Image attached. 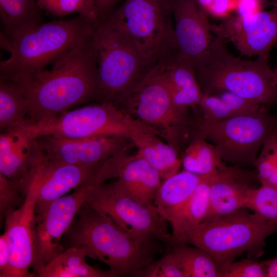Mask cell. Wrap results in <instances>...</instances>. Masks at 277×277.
<instances>
[{
	"label": "cell",
	"mask_w": 277,
	"mask_h": 277,
	"mask_svg": "<svg viewBox=\"0 0 277 277\" xmlns=\"http://www.w3.org/2000/svg\"><path fill=\"white\" fill-rule=\"evenodd\" d=\"M214 174L203 176L190 199L169 222L172 229L171 245L188 244L192 233L206 218L209 206V189Z\"/></svg>",
	"instance_id": "22"
},
{
	"label": "cell",
	"mask_w": 277,
	"mask_h": 277,
	"mask_svg": "<svg viewBox=\"0 0 277 277\" xmlns=\"http://www.w3.org/2000/svg\"><path fill=\"white\" fill-rule=\"evenodd\" d=\"M26 198L15 182L0 173L1 221L7 212L20 207Z\"/></svg>",
	"instance_id": "35"
},
{
	"label": "cell",
	"mask_w": 277,
	"mask_h": 277,
	"mask_svg": "<svg viewBox=\"0 0 277 277\" xmlns=\"http://www.w3.org/2000/svg\"><path fill=\"white\" fill-rule=\"evenodd\" d=\"M86 254L80 247L71 246L60 252L42 268L39 277H114L109 270L104 271L93 267L86 261Z\"/></svg>",
	"instance_id": "25"
},
{
	"label": "cell",
	"mask_w": 277,
	"mask_h": 277,
	"mask_svg": "<svg viewBox=\"0 0 277 277\" xmlns=\"http://www.w3.org/2000/svg\"><path fill=\"white\" fill-rule=\"evenodd\" d=\"M256 180L259 181L256 171L243 169L238 166L226 165L220 169L214 174L211 183L209 209L205 220L245 208L248 191L254 187L253 184Z\"/></svg>",
	"instance_id": "18"
},
{
	"label": "cell",
	"mask_w": 277,
	"mask_h": 277,
	"mask_svg": "<svg viewBox=\"0 0 277 277\" xmlns=\"http://www.w3.org/2000/svg\"><path fill=\"white\" fill-rule=\"evenodd\" d=\"M254 166L259 182L266 184L277 167V127L264 142Z\"/></svg>",
	"instance_id": "33"
},
{
	"label": "cell",
	"mask_w": 277,
	"mask_h": 277,
	"mask_svg": "<svg viewBox=\"0 0 277 277\" xmlns=\"http://www.w3.org/2000/svg\"><path fill=\"white\" fill-rule=\"evenodd\" d=\"M92 35L58 58L51 69L15 83L28 102L30 125L97 102V71Z\"/></svg>",
	"instance_id": "1"
},
{
	"label": "cell",
	"mask_w": 277,
	"mask_h": 277,
	"mask_svg": "<svg viewBox=\"0 0 277 277\" xmlns=\"http://www.w3.org/2000/svg\"><path fill=\"white\" fill-rule=\"evenodd\" d=\"M216 34L211 47L194 68L203 94L227 91L262 105L277 103V84L268 58L244 60L231 54Z\"/></svg>",
	"instance_id": "4"
},
{
	"label": "cell",
	"mask_w": 277,
	"mask_h": 277,
	"mask_svg": "<svg viewBox=\"0 0 277 277\" xmlns=\"http://www.w3.org/2000/svg\"><path fill=\"white\" fill-rule=\"evenodd\" d=\"M103 165L82 166L53 162L42 152L35 141L32 166L21 184V188L27 193L29 184L33 183L35 185L37 191L35 214L36 216H39L55 200L88 183Z\"/></svg>",
	"instance_id": "13"
},
{
	"label": "cell",
	"mask_w": 277,
	"mask_h": 277,
	"mask_svg": "<svg viewBox=\"0 0 277 277\" xmlns=\"http://www.w3.org/2000/svg\"><path fill=\"white\" fill-rule=\"evenodd\" d=\"M267 106L244 114L218 121L193 118L192 136L199 135L216 148L225 162L235 166L252 165L264 142L277 127V117Z\"/></svg>",
	"instance_id": "10"
},
{
	"label": "cell",
	"mask_w": 277,
	"mask_h": 277,
	"mask_svg": "<svg viewBox=\"0 0 277 277\" xmlns=\"http://www.w3.org/2000/svg\"><path fill=\"white\" fill-rule=\"evenodd\" d=\"M83 206L110 217L122 230L145 242L172 244L167 222L153 204L145 205L118 192L112 184L97 185Z\"/></svg>",
	"instance_id": "11"
},
{
	"label": "cell",
	"mask_w": 277,
	"mask_h": 277,
	"mask_svg": "<svg viewBox=\"0 0 277 277\" xmlns=\"http://www.w3.org/2000/svg\"><path fill=\"white\" fill-rule=\"evenodd\" d=\"M220 277H267L266 261L245 259L232 261L219 268Z\"/></svg>",
	"instance_id": "34"
},
{
	"label": "cell",
	"mask_w": 277,
	"mask_h": 277,
	"mask_svg": "<svg viewBox=\"0 0 277 277\" xmlns=\"http://www.w3.org/2000/svg\"><path fill=\"white\" fill-rule=\"evenodd\" d=\"M105 19L124 34L150 68L178 54L168 1L124 0Z\"/></svg>",
	"instance_id": "6"
},
{
	"label": "cell",
	"mask_w": 277,
	"mask_h": 277,
	"mask_svg": "<svg viewBox=\"0 0 277 277\" xmlns=\"http://www.w3.org/2000/svg\"><path fill=\"white\" fill-rule=\"evenodd\" d=\"M96 5L102 18L105 19L110 14V10L122 0H93Z\"/></svg>",
	"instance_id": "40"
},
{
	"label": "cell",
	"mask_w": 277,
	"mask_h": 277,
	"mask_svg": "<svg viewBox=\"0 0 277 277\" xmlns=\"http://www.w3.org/2000/svg\"><path fill=\"white\" fill-rule=\"evenodd\" d=\"M265 184L269 185L277 188V167L273 173Z\"/></svg>",
	"instance_id": "42"
},
{
	"label": "cell",
	"mask_w": 277,
	"mask_h": 277,
	"mask_svg": "<svg viewBox=\"0 0 277 277\" xmlns=\"http://www.w3.org/2000/svg\"><path fill=\"white\" fill-rule=\"evenodd\" d=\"M98 80L97 102L116 105L151 69L124 34L104 19L92 33Z\"/></svg>",
	"instance_id": "8"
},
{
	"label": "cell",
	"mask_w": 277,
	"mask_h": 277,
	"mask_svg": "<svg viewBox=\"0 0 277 277\" xmlns=\"http://www.w3.org/2000/svg\"><path fill=\"white\" fill-rule=\"evenodd\" d=\"M181 160L184 170L201 176L212 175L226 166L215 147L197 135L185 148Z\"/></svg>",
	"instance_id": "28"
},
{
	"label": "cell",
	"mask_w": 277,
	"mask_h": 277,
	"mask_svg": "<svg viewBox=\"0 0 277 277\" xmlns=\"http://www.w3.org/2000/svg\"><path fill=\"white\" fill-rule=\"evenodd\" d=\"M36 0H0L1 20L8 38L42 23Z\"/></svg>",
	"instance_id": "29"
},
{
	"label": "cell",
	"mask_w": 277,
	"mask_h": 277,
	"mask_svg": "<svg viewBox=\"0 0 277 277\" xmlns=\"http://www.w3.org/2000/svg\"><path fill=\"white\" fill-rule=\"evenodd\" d=\"M267 266V277H277V256L266 260Z\"/></svg>",
	"instance_id": "41"
},
{
	"label": "cell",
	"mask_w": 277,
	"mask_h": 277,
	"mask_svg": "<svg viewBox=\"0 0 277 277\" xmlns=\"http://www.w3.org/2000/svg\"><path fill=\"white\" fill-rule=\"evenodd\" d=\"M35 139L40 150L49 160L82 166L103 164L134 146L131 139L117 136L70 138L46 135Z\"/></svg>",
	"instance_id": "14"
},
{
	"label": "cell",
	"mask_w": 277,
	"mask_h": 277,
	"mask_svg": "<svg viewBox=\"0 0 277 277\" xmlns=\"http://www.w3.org/2000/svg\"><path fill=\"white\" fill-rule=\"evenodd\" d=\"M97 24L77 15L41 23L9 38L1 34V47L10 56L0 62V77L16 83L45 69L89 37Z\"/></svg>",
	"instance_id": "2"
},
{
	"label": "cell",
	"mask_w": 277,
	"mask_h": 277,
	"mask_svg": "<svg viewBox=\"0 0 277 277\" xmlns=\"http://www.w3.org/2000/svg\"><path fill=\"white\" fill-rule=\"evenodd\" d=\"M200 6L206 12L207 11L213 0H195Z\"/></svg>",
	"instance_id": "43"
},
{
	"label": "cell",
	"mask_w": 277,
	"mask_h": 277,
	"mask_svg": "<svg viewBox=\"0 0 277 277\" xmlns=\"http://www.w3.org/2000/svg\"><path fill=\"white\" fill-rule=\"evenodd\" d=\"M160 1H161V2H167L168 0H159Z\"/></svg>",
	"instance_id": "45"
},
{
	"label": "cell",
	"mask_w": 277,
	"mask_h": 277,
	"mask_svg": "<svg viewBox=\"0 0 277 277\" xmlns=\"http://www.w3.org/2000/svg\"><path fill=\"white\" fill-rule=\"evenodd\" d=\"M10 250L6 234L0 236V276L3 277L9 267Z\"/></svg>",
	"instance_id": "39"
},
{
	"label": "cell",
	"mask_w": 277,
	"mask_h": 277,
	"mask_svg": "<svg viewBox=\"0 0 277 277\" xmlns=\"http://www.w3.org/2000/svg\"><path fill=\"white\" fill-rule=\"evenodd\" d=\"M71 228V246L82 248L87 257L106 264L117 276H135L154 261L159 242L140 240L121 229L109 216L89 207L78 211Z\"/></svg>",
	"instance_id": "3"
},
{
	"label": "cell",
	"mask_w": 277,
	"mask_h": 277,
	"mask_svg": "<svg viewBox=\"0 0 277 277\" xmlns=\"http://www.w3.org/2000/svg\"><path fill=\"white\" fill-rule=\"evenodd\" d=\"M136 154L160 174L164 180L178 172L182 165L179 152L163 142L154 133L138 137L133 141Z\"/></svg>",
	"instance_id": "24"
},
{
	"label": "cell",
	"mask_w": 277,
	"mask_h": 277,
	"mask_svg": "<svg viewBox=\"0 0 277 277\" xmlns=\"http://www.w3.org/2000/svg\"><path fill=\"white\" fill-rule=\"evenodd\" d=\"M135 120L153 129L179 153L192 137L193 118L174 104L159 66L151 68L116 105Z\"/></svg>",
	"instance_id": "7"
},
{
	"label": "cell",
	"mask_w": 277,
	"mask_h": 277,
	"mask_svg": "<svg viewBox=\"0 0 277 277\" xmlns=\"http://www.w3.org/2000/svg\"><path fill=\"white\" fill-rule=\"evenodd\" d=\"M203 177L184 170L162 181L153 204L168 222L187 203Z\"/></svg>",
	"instance_id": "23"
},
{
	"label": "cell",
	"mask_w": 277,
	"mask_h": 277,
	"mask_svg": "<svg viewBox=\"0 0 277 277\" xmlns=\"http://www.w3.org/2000/svg\"><path fill=\"white\" fill-rule=\"evenodd\" d=\"M18 129L33 139L46 135L70 138L108 135L133 141L146 134H157L152 128L135 120L114 104L106 102H97L68 110Z\"/></svg>",
	"instance_id": "9"
},
{
	"label": "cell",
	"mask_w": 277,
	"mask_h": 277,
	"mask_svg": "<svg viewBox=\"0 0 277 277\" xmlns=\"http://www.w3.org/2000/svg\"><path fill=\"white\" fill-rule=\"evenodd\" d=\"M263 0H236L235 15L247 16L263 11Z\"/></svg>",
	"instance_id": "38"
},
{
	"label": "cell",
	"mask_w": 277,
	"mask_h": 277,
	"mask_svg": "<svg viewBox=\"0 0 277 277\" xmlns=\"http://www.w3.org/2000/svg\"><path fill=\"white\" fill-rule=\"evenodd\" d=\"M277 232V224L267 221L246 208L205 220L191 236L188 244L208 253L219 270L245 252L261 255L265 239Z\"/></svg>",
	"instance_id": "5"
},
{
	"label": "cell",
	"mask_w": 277,
	"mask_h": 277,
	"mask_svg": "<svg viewBox=\"0 0 277 277\" xmlns=\"http://www.w3.org/2000/svg\"><path fill=\"white\" fill-rule=\"evenodd\" d=\"M179 55L196 67L213 41L208 14L195 0H168Z\"/></svg>",
	"instance_id": "16"
},
{
	"label": "cell",
	"mask_w": 277,
	"mask_h": 277,
	"mask_svg": "<svg viewBox=\"0 0 277 277\" xmlns=\"http://www.w3.org/2000/svg\"><path fill=\"white\" fill-rule=\"evenodd\" d=\"M115 177L112 183L118 192L145 205H151L163 180L160 174L136 153L113 157Z\"/></svg>",
	"instance_id": "19"
},
{
	"label": "cell",
	"mask_w": 277,
	"mask_h": 277,
	"mask_svg": "<svg viewBox=\"0 0 277 277\" xmlns=\"http://www.w3.org/2000/svg\"><path fill=\"white\" fill-rule=\"evenodd\" d=\"M261 106L229 91H221L203 94L197 107L199 109L197 115L205 120L218 121L253 111Z\"/></svg>",
	"instance_id": "26"
},
{
	"label": "cell",
	"mask_w": 277,
	"mask_h": 277,
	"mask_svg": "<svg viewBox=\"0 0 277 277\" xmlns=\"http://www.w3.org/2000/svg\"><path fill=\"white\" fill-rule=\"evenodd\" d=\"M212 32L230 41L242 55L268 58L277 43V4L245 17L231 15L212 25Z\"/></svg>",
	"instance_id": "15"
},
{
	"label": "cell",
	"mask_w": 277,
	"mask_h": 277,
	"mask_svg": "<svg viewBox=\"0 0 277 277\" xmlns=\"http://www.w3.org/2000/svg\"><path fill=\"white\" fill-rule=\"evenodd\" d=\"M138 277H185V274L175 260L168 252L156 261L138 271Z\"/></svg>",
	"instance_id": "36"
},
{
	"label": "cell",
	"mask_w": 277,
	"mask_h": 277,
	"mask_svg": "<svg viewBox=\"0 0 277 277\" xmlns=\"http://www.w3.org/2000/svg\"><path fill=\"white\" fill-rule=\"evenodd\" d=\"M169 253L185 274V277H220L219 268L211 256L204 250L177 243L170 247Z\"/></svg>",
	"instance_id": "30"
},
{
	"label": "cell",
	"mask_w": 277,
	"mask_h": 277,
	"mask_svg": "<svg viewBox=\"0 0 277 277\" xmlns=\"http://www.w3.org/2000/svg\"><path fill=\"white\" fill-rule=\"evenodd\" d=\"M28 102L14 82L0 77V128L19 129L31 124Z\"/></svg>",
	"instance_id": "27"
},
{
	"label": "cell",
	"mask_w": 277,
	"mask_h": 277,
	"mask_svg": "<svg viewBox=\"0 0 277 277\" xmlns=\"http://www.w3.org/2000/svg\"><path fill=\"white\" fill-rule=\"evenodd\" d=\"M34 141L18 129L2 131L0 173L16 183L22 182L31 167Z\"/></svg>",
	"instance_id": "21"
},
{
	"label": "cell",
	"mask_w": 277,
	"mask_h": 277,
	"mask_svg": "<svg viewBox=\"0 0 277 277\" xmlns=\"http://www.w3.org/2000/svg\"><path fill=\"white\" fill-rule=\"evenodd\" d=\"M36 187L30 183L25 201L5 215V231L10 250L8 269L3 277H32Z\"/></svg>",
	"instance_id": "17"
},
{
	"label": "cell",
	"mask_w": 277,
	"mask_h": 277,
	"mask_svg": "<svg viewBox=\"0 0 277 277\" xmlns=\"http://www.w3.org/2000/svg\"><path fill=\"white\" fill-rule=\"evenodd\" d=\"M157 65L175 106L184 111L196 109L203 93L192 65L179 54Z\"/></svg>",
	"instance_id": "20"
},
{
	"label": "cell",
	"mask_w": 277,
	"mask_h": 277,
	"mask_svg": "<svg viewBox=\"0 0 277 277\" xmlns=\"http://www.w3.org/2000/svg\"><path fill=\"white\" fill-rule=\"evenodd\" d=\"M41 10L54 17H63L78 14L91 21H102L100 11L93 0H36Z\"/></svg>",
	"instance_id": "31"
},
{
	"label": "cell",
	"mask_w": 277,
	"mask_h": 277,
	"mask_svg": "<svg viewBox=\"0 0 277 277\" xmlns=\"http://www.w3.org/2000/svg\"><path fill=\"white\" fill-rule=\"evenodd\" d=\"M236 0H213L207 11L208 15L222 20L235 11Z\"/></svg>",
	"instance_id": "37"
},
{
	"label": "cell",
	"mask_w": 277,
	"mask_h": 277,
	"mask_svg": "<svg viewBox=\"0 0 277 277\" xmlns=\"http://www.w3.org/2000/svg\"><path fill=\"white\" fill-rule=\"evenodd\" d=\"M273 71H274V74L275 80L276 81V83L277 84V67L276 69H275V70Z\"/></svg>",
	"instance_id": "44"
},
{
	"label": "cell",
	"mask_w": 277,
	"mask_h": 277,
	"mask_svg": "<svg viewBox=\"0 0 277 277\" xmlns=\"http://www.w3.org/2000/svg\"><path fill=\"white\" fill-rule=\"evenodd\" d=\"M103 182L97 173L82 187L53 202L42 215L35 216L31 266L35 274L61 252L58 246L62 235L93 189Z\"/></svg>",
	"instance_id": "12"
},
{
	"label": "cell",
	"mask_w": 277,
	"mask_h": 277,
	"mask_svg": "<svg viewBox=\"0 0 277 277\" xmlns=\"http://www.w3.org/2000/svg\"><path fill=\"white\" fill-rule=\"evenodd\" d=\"M245 208L263 219L277 224V188L267 184L249 189Z\"/></svg>",
	"instance_id": "32"
}]
</instances>
